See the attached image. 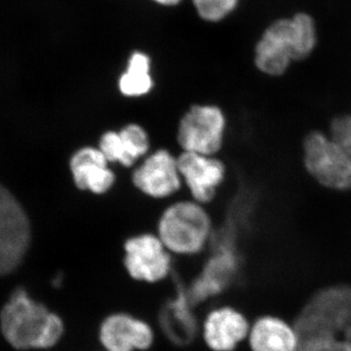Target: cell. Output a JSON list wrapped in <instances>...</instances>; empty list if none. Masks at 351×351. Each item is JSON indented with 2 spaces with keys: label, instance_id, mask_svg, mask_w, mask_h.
<instances>
[{
  "label": "cell",
  "instance_id": "cell-23",
  "mask_svg": "<svg viewBox=\"0 0 351 351\" xmlns=\"http://www.w3.org/2000/svg\"><path fill=\"white\" fill-rule=\"evenodd\" d=\"M350 119H351V115H350Z\"/></svg>",
  "mask_w": 351,
  "mask_h": 351
},
{
  "label": "cell",
  "instance_id": "cell-2",
  "mask_svg": "<svg viewBox=\"0 0 351 351\" xmlns=\"http://www.w3.org/2000/svg\"><path fill=\"white\" fill-rule=\"evenodd\" d=\"M0 328L16 350H49L63 338L64 321L24 289L16 290L0 313Z\"/></svg>",
  "mask_w": 351,
  "mask_h": 351
},
{
  "label": "cell",
  "instance_id": "cell-15",
  "mask_svg": "<svg viewBox=\"0 0 351 351\" xmlns=\"http://www.w3.org/2000/svg\"><path fill=\"white\" fill-rule=\"evenodd\" d=\"M289 27V19L274 21L258 40L255 50V64L265 75L274 77L283 75L294 62Z\"/></svg>",
  "mask_w": 351,
  "mask_h": 351
},
{
  "label": "cell",
  "instance_id": "cell-21",
  "mask_svg": "<svg viewBox=\"0 0 351 351\" xmlns=\"http://www.w3.org/2000/svg\"><path fill=\"white\" fill-rule=\"evenodd\" d=\"M329 136L351 156L350 115H336L330 122Z\"/></svg>",
  "mask_w": 351,
  "mask_h": 351
},
{
  "label": "cell",
  "instance_id": "cell-5",
  "mask_svg": "<svg viewBox=\"0 0 351 351\" xmlns=\"http://www.w3.org/2000/svg\"><path fill=\"white\" fill-rule=\"evenodd\" d=\"M302 159L306 172L323 188L339 193L351 191V156L329 134L319 130L306 134Z\"/></svg>",
  "mask_w": 351,
  "mask_h": 351
},
{
  "label": "cell",
  "instance_id": "cell-1",
  "mask_svg": "<svg viewBox=\"0 0 351 351\" xmlns=\"http://www.w3.org/2000/svg\"><path fill=\"white\" fill-rule=\"evenodd\" d=\"M294 323L300 351H351V284H332L311 295Z\"/></svg>",
  "mask_w": 351,
  "mask_h": 351
},
{
  "label": "cell",
  "instance_id": "cell-4",
  "mask_svg": "<svg viewBox=\"0 0 351 351\" xmlns=\"http://www.w3.org/2000/svg\"><path fill=\"white\" fill-rule=\"evenodd\" d=\"M210 247L211 256L199 274L188 286H182L195 306L232 292L244 276L243 258L232 232L223 230L219 235L214 232Z\"/></svg>",
  "mask_w": 351,
  "mask_h": 351
},
{
  "label": "cell",
  "instance_id": "cell-13",
  "mask_svg": "<svg viewBox=\"0 0 351 351\" xmlns=\"http://www.w3.org/2000/svg\"><path fill=\"white\" fill-rule=\"evenodd\" d=\"M97 145H83L71 154L69 172L75 188L93 195H105L117 182V174Z\"/></svg>",
  "mask_w": 351,
  "mask_h": 351
},
{
  "label": "cell",
  "instance_id": "cell-19",
  "mask_svg": "<svg viewBox=\"0 0 351 351\" xmlns=\"http://www.w3.org/2000/svg\"><path fill=\"white\" fill-rule=\"evenodd\" d=\"M290 43L294 62L302 61L313 54L317 43L316 25L313 18L306 13H298L289 19Z\"/></svg>",
  "mask_w": 351,
  "mask_h": 351
},
{
  "label": "cell",
  "instance_id": "cell-9",
  "mask_svg": "<svg viewBox=\"0 0 351 351\" xmlns=\"http://www.w3.org/2000/svg\"><path fill=\"white\" fill-rule=\"evenodd\" d=\"M251 317L230 302L213 306L203 318L200 332L210 351H239L246 345Z\"/></svg>",
  "mask_w": 351,
  "mask_h": 351
},
{
  "label": "cell",
  "instance_id": "cell-16",
  "mask_svg": "<svg viewBox=\"0 0 351 351\" xmlns=\"http://www.w3.org/2000/svg\"><path fill=\"white\" fill-rule=\"evenodd\" d=\"M158 324L166 339L178 346H186L193 343L200 332L195 306L189 301L182 286L178 289L174 297L161 306Z\"/></svg>",
  "mask_w": 351,
  "mask_h": 351
},
{
  "label": "cell",
  "instance_id": "cell-14",
  "mask_svg": "<svg viewBox=\"0 0 351 351\" xmlns=\"http://www.w3.org/2000/svg\"><path fill=\"white\" fill-rule=\"evenodd\" d=\"M249 351H300L301 336L294 321L267 313L252 318L246 341Z\"/></svg>",
  "mask_w": 351,
  "mask_h": 351
},
{
  "label": "cell",
  "instance_id": "cell-12",
  "mask_svg": "<svg viewBox=\"0 0 351 351\" xmlns=\"http://www.w3.org/2000/svg\"><path fill=\"white\" fill-rule=\"evenodd\" d=\"M177 159L182 182L191 199L202 205L211 203L226 181V163L218 156L188 152H182Z\"/></svg>",
  "mask_w": 351,
  "mask_h": 351
},
{
  "label": "cell",
  "instance_id": "cell-3",
  "mask_svg": "<svg viewBox=\"0 0 351 351\" xmlns=\"http://www.w3.org/2000/svg\"><path fill=\"white\" fill-rule=\"evenodd\" d=\"M214 232L205 205L191 198L171 203L157 219V237L173 256L199 255L210 247Z\"/></svg>",
  "mask_w": 351,
  "mask_h": 351
},
{
  "label": "cell",
  "instance_id": "cell-17",
  "mask_svg": "<svg viewBox=\"0 0 351 351\" xmlns=\"http://www.w3.org/2000/svg\"><path fill=\"white\" fill-rule=\"evenodd\" d=\"M151 147L147 129L137 122H129L108 136L105 152L110 162L130 169L151 152Z\"/></svg>",
  "mask_w": 351,
  "mask_h": 351
},
{
  "label": "cell",
  "instance_id": "cell-10",
  "mask_svg": "<svg viewBox=\"0 0 351 351\" xmlns=\"http://www.w3.org/2000/svg\"><path fill=\"white\" fill-rule=\"evenodd\" d=\"M131 181L142 195L154 200L167 199L184 186L177 156L164 147L149 152L134 167Z\"/></svg>",
  "mask_w": 351,
  "mask_h": 351
},
{
  "label": "cell",
  "instance_id": "cell-8",
  "mask_svg": "<svg viewBox=\"0 0 351 351\" xmlns=\"http://www.w3.org/2000/svg\"><path fill=\"white\" fill-rule=\"evenodd\" d=\"M123 267L134 281L157 284L172 274L173 255L156 233H138L124 241Z\"/></svg>",
  "mask_w": 351,
  "mask_h": 351
},
{
  "label": "cell",
  "instance_id": "cell-18",
  "mask_svg": "<svg viewBox=\"0 0 351 351\" xmlns=\"http://www.w3.org/2000/svg\"><path fill=\"white\" fill-rule=\"evenodd\" d=\"M151 64V59L145 53L135 52L131 55L125 71L119 80V90L122 96L138 99L151 93L154 87Z\"/></svg>",
  "mask_w": 351,
  "mask_h": 351
},
{
  "label": "cell",
  "instance_id": "cell-20",
  "mask_svg": "<svg viewBox=\"0 0 351 351\" xmlns=\"http://www.w3.org/2000/svg\"><path fill=\"white\" fill-rule=\"evenodd\" d=\"M239 0H193L201 18L209 22H218L232 12Z\"/></svg>",
  "mask_w": 351,
  "mask_h": 351
},
{
  "label": "cell",
  "instance_id": "cell-6",
  "mask_svg": "<svg viewBox=\"0 0 351 351\" xmlns=\"http://www.w3.org/2000/svg\"><path fill=\"white\" fill-rule=\"evenodd\" d=\"M228 119L214 104H195L180 119L176 140L182 152L218 156L225 145Z\"/></svg>",
  "mask_w": 351,
  "mask_h": 351
},
{
  "label": "cell",
  "instance_id": "cell-11",
  "mask_svg": "<svg viewBox=\"0 0 351 351\" xmlns=\"http://www.w3.org/2000/svg\"><path fill=\"white\" fill-rule=\"evenodd\" d=\"M154 339L156 332L147 321L125 311L108 314L98 327L104 351H147Z\"/></svg>",
  "mask_w": 351,
  "mask_h": 351
},
{
  "label": "cell",
  "instance_id": "cell-22",
  "mask_svg": "<svg viewBox=\"0 0 351 351\" xmlns=\"http://www.w3.org/2000/svg\"><path fill=\"white\" fill-rule=\"evenodd\" d=\"M154 1L157 2V3L162 4V5H176V4L181 2L182 0H154Z\"/></svg>",
  "mask_w": 351,
  "mask_h": 351
},
{
  "label": "cell",
  "instance_id": "cell-7",
  "mask_svg": "<svg viewBox=\"0 0 351 351\" xmlns=\"http://www.w3.org/2000/svg\"><path fill=\"white\" fill-rule=\"evenodd\" d=\"M29 217L15 196L0 184V276L17 269L29 250Z\"/></svg>",
  "mask_w": 351,
  "mask_h": 351
}]
</instances>
